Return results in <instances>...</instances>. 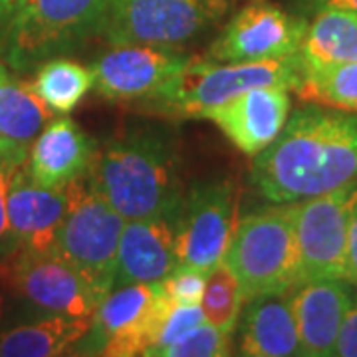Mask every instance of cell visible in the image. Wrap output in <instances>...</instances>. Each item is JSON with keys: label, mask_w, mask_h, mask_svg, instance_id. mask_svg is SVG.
<instances>
[{"label": "cell", "mask_w": 357, "mask_h": 357, "mask_svg": "<svg viewBox=\"0 0 357 357\" xmlns=\"http://www.w3.org/2000/svg\"><path fill=\"white\" fill-rule=\"evenodd\" d=\"M356 203L357 183L294 203L300 280H345L347 236Z\"/></svg>", "instance_id": "cell-10"}, {"label": "cell", "mask_w": 357, "mask_h": 357, "mask_svg": "<svg viewBox=\"0 0 357 357\" xmlns=\"http://www.w3.org/2000/svg\"><path fill=\"white\" fill-rule=\"evenodd\" d=\"M107 4L109 0H22L0 58L22 72L76 50L102 32Z\"/></svg>", "instance_id": "cell-5"}, {"label": "cell", "mask_w": 357, "mask_h": 357, "mask_svg": "<svg viewBox=\"0 0 357 357\" xmlns=\"http://www.w3.org/2000/svg\"><path fill=\"white\" fill-rule=\"evenodd\" d=\"M290 114V89L262 86L218 105L204 119L215 121V126L238 151L256 157L280 135Z\"/></svg>", "instance_id": "cell-14"}, {"label": "cell", "mask_w": 357, "mask_h": 357, "mask_svg": "<svg viewBox=\"0 0 357 357\" xmlns=\"http://www.w3.org/2000/svg\"><path fill=\"white\" fill-rule=\"evenodd\" d=\"M173 302L159 284H123L105 294L91 316L84 354L105 357L145 356L157 342Z\"/></svg>", "instance_id": "cell-7"}, {"label": "cell", "mask_w": 357, "mask_h": 357, "mask_svg": "<svg viewBox=\"0 0 357 357\" xmlns=\"http://www.w3.org/2000/svg\"><path fill=\"white\" fill-rule=\"evenodd\" d=\"M28 151L24 147L0 139V260L16 255V241L8 222V192L16 173L26 165Z\"/></svg>", "instance_id": "cell-26"}, {"label": "cell", "mask_w": 357, "mask_h": 357, "mask_svg": "<svg viewBox=\"0 0 357 357\" xmlns=\"http://www.w3.org/2000/svg\"><path fill=\"white\" fill-rule=\"evenodd\" d=\"M66 192L68 208L54 252L107 294L115 284L117 244L126 218L91 187L88 175L66 185Z\"/></svg>", "instance_id": "cell-6"}, {"label": "cell", "mask_w": 357, "mask_h": 357, "mask_svg": "<svg viewBox=\"0 0 357 357\" xmlns=\"http://www.w3.org/2000/svg\"><path fill=\"white\" fill-rule=\"evenodd\" d=\"M42 102L54 114H70L93 88V70L64 56L42 62L32 79Z\"/></svg>", "instance_id": "cell-23"}, {"label": "cell", "mask_w": 357, "mask_h": 357, "mask_svg": "<svg viewBox=\"0 0 357 357\" xmlns=\"http://www.w3.org/2000/svg\"><path fill=\"white\" fill-rule=\"evenodd\" d=\"M241 314L238 354L248 357L300 356V340L288 294H266L246 300Z\"/></svg>", "instance_id": "cell-19"}, {"label": "cell", "mask_w": 357, "mask_h": 357, "mask_svg": "<svg viewBox=\"0 0 357 357\" xmlns=\"http://www.w3.org/2000/svg\"><path fill=\"white\" fill-rule=\"evenodd\" d=\"M244 302L246 298H244L243 284L227 262H220L206 274V284L201 300V310L206 324L215 326L222 332L232 333L238 326Z\"/></svg>", "instance_id": "cell-25"}, {"label": "cell", "mask_w": 357, "mask_h": 357, "mask_svg": "<svg viewBox=\"0 0 357 357\" xmlns=\"http://www.w3.org/2000/svg\"><path fill=\"white\" fill-rule=\"evenodd\" d=\"M222 10V0H109L102 34L112 46L178 48L197 38Z\"/></svg>", "instance_id": "cell-8"}, {"label": "cell", "mask_w": 357, "mask_h": 357, "mask_svg": "<svg viewBox=\"0 0 357 357\" xmlns=\"http://www.w3.org/2000/svg\"><path fill=\"white\" fill-rule=\"evenodd\" d=\"M274 204L238 220L225 258L243 284L246 300L288 294L302 284L294 203Z\"/></svg>", "instance_id": "cell-4"}, {"label": "cell", "mask_w": 357, "mask_h": 357, "mask_svg": "<svg viewBox=\"0 0 357 357\" xmlns=\"http://www.w3.org/2000/svg\"><path fill=\"white\" fill-rule=\"evenodd\" d=\"M13 274L20 300L48 314L91 318L105 294L58 252H16Z\"/></svg>", "instance_id": "cell-11"}, {"label": "cell", "mask_w": 357, "mask_h": 357, "mask_svg": "<svg viewBox=\"0 0 357 357\" xmlns=\"http://www.w3.org/2000/svg\"><path fill=\"white\" fill-rule=\"evenodd\" d=\"M302 79V62L298 54L256 60V62H213L189 60L177 76H173L143 109L163 117H206L208 112L227 103L244 91L262 86L298 89Z\"/></svg>", "instance_id": "cell-3"}, {"label": "cell", "mask_w": 357, "mask_h": 357, "mask_svg": "<svg viewBox=\"0 0 357 357\" xmlns=\"http://www.w3.org/2000/svg\"><path fill=\"white\" fill-rule=\"evenodd\" d=\"M238 189L230 178L197 185L178 208L175 220L177 268L208 274L225 262L238 227Z\"/></svg>", "instance_id": "cell-9"}, {"label": "cell", "mask_w": 357, "mask_h": 357, "mask_svg": "<svg viewBox=\"0 0 357 357\" xmlns=\"http://www.w3.org/2000/svg\"><path fill=\"white\" fill-rule=\"evenodd\" d=\"M354 296L356 286L342 278L302 282L288 292L298 328L300 356H333L340 326L354 302Z\"/></svg>", "instance_id": "cell-15"}, {"label": "cell", "mask_w": 357, "mask_h": 357, "mask_svg": "<svg viewBox=\"0 0 357 357\" xmlns=\"http://www.w3.org/2000/svg\"><path fill=\"white\" fill-rule=\"evenodd\" d=\"M304 4L312 13H318L324 8H337V10L357 14V0H304Z\"/></svg>", "instance_id": "cell-34"}, {"label": "cell", "mask_w": 357, "mask_h": 357, "mask_svg": "<svg viewBox=\"0 0 357 357\" xmlns=\"http://www.w3.org/2000/svg\"><path fill=\"white\" fill-rule=\"evenodd\" d=\"M333 356L357 357V292L349 310L345 312V318L340 326Z\"/></svg>", "instance_id": "cell-30"}, {"label": "cell", "mask_w": 357, "mask_h": 357, "mask_svg": "<svg viewBox=\"0 0 357 357\" xmlns=\"http://www.w3.org/2000/svg\"><path fill=\"white\" fill-rule=\"evenodd\" d=\"M54 112L42 102L32 82L10 76L0 79V139L30 149Z\"/></svg>", "instance_id": "cell-22"}, {"label": "cell", "mask_w": 357, "mask_h": 357, "mask_svg": "<svg viewBox=\"0 0 357 357\" xmlns=\"http://www.w3.org/2000/svg\"><path fill=\"white\" fill-rule=\"evenodd\" d=\"M177 48L149 44H121L93 64V89L103 100L135 103L151 100L167 82L189 64Z\"/></svg>", "instance_id": "cell-13"}, {"label": "cell", "mask_w": 357, "mask_h": 357, "mask_svg": "<svg viewBox=\"0 0 357 357\" xmlns=\"http://www.w3.org/2000/svg\"><path fill=\"white\" fill-rule=\"evenodd\" d=\"M88 178L126 220L177 218L185 197L177 151L155 129H135L98 147Z\"/></svg>", "instance_id": "cell-2"}, {"label": "cell", "mask_w": 357, "mask_h": 357, "mask_svg": "<svg viewBox=\"0 0 357 357\" xmlns=\"http://www.w3.org/2000/svg\"><path fill=\"white\" fill-rule=\"evenodd\" d=\"M298 58L304 70L357 62V14L337 8L314 13Z\"/></svg>", "instance_id": "cell-21"}, {"label": "cell", "mask_w": 357, "mask_h": 357, "mask_svg": "<svg viewBox=\"0 0 357 357\" xmlns=\"http://www.w3.org/2000/svg\"><path fill=\"white\" fill-rule=\"evenodd\" d=\"M96 151V141L74 119L52 117L30 145L26 171L42 187L64 189L88 175Z\"/></svg>", "instance_id": "cell-18"}, {"label": "cell", "mask_w": 357, "mask_h": 357, "mask_svg": "<svg viewBox=\"0 0 357 357\" xmlns=\"http://www.w3.org/2000/svg\"><path fill=\"white\" fill-rule=\"evenodd\" d=\"M22 0H0V56L6 44V36H8V28L13 22L14 14L18 10Z\"/></svg>", "instance_id": "cell-33"}, {"label": "cell", "mask_w": 357, "mask_h": 357, "mask_svg": "<svg viewBox=\"0 0 357 357\" xmlns=\"http://www.w3.org/2000/svg\"><path fill=\"white\" fill-rule=\"evenodd\" d=\"M296 91L307 102L357 114V62L302 68V79Z\"/></svg>", "instance_id": "cell-24"}, {"label": "cell", "mask_w": 357, "mask_h": 357, "mask_svg": "<svg viewBox=\"0 0 357 357\" xmlns=\"http://www.w3.org/2000/svg\"><path fill=\"white\" fill-rule=\"evenodd\" d=\"M345 280L351 282L357 288V203L351 213L349 236H347V274Z\"/></svg>", "instance_id": "cell-32"}, {"label": "cell", "mask_w": 357, "mask_h": 357, "mask_svg": "<svg viewBox=\"0 0 357 357\" xmlns=\"http://www.w3.org/2000/svg\"><path fill=\"white\" fill-rule=\"evenodd\" d=\"M68 208V192L34 183L26 165L16 173L8 192V222L16 252H52Z\"/></svg>", "instance_id": "cell-17"}, {"label": "cell", "mask_w": 357, "mask_h": 357, "mask_svg": "<svg viewBox=\"0 0 357 357\" xmlns=\"http://www.w3.org/2000/svg\"><path fill=\"white\" fill-rule=\"evenodd\" d=\"M204 321V314L201 310V304H195V306H175L171 307V312L167 314V319L163 321V328L157 335V342H155L149 351L145 356L159 357V354L165 349L167 345L173 344L177 337H181L185 332H189L191 328L199 326Z\"/></svg>", "instance_id": "cell-29"}, {"label": "cell", "mask_w": 357, "mask_h": 357, "mask_svg": "<svg viewBox=\"0 0 357 357\" xmlns=\"http://www.w3.org/2000/svg\"><path fill=\"white\" fill-rule=\"evenodd\" d=\"M230 335L203 321L167 345L159 357H225L230 354Z\"/></svg>", "instance_id": "cell-27"}, {"label": "cell", "mask_w": 357, "mask_h": 357, "mask_svg": "<svg viewBox=\"0 0 357 357\" xmlns=\"http://www.w3.org/2000/svg\"><path fill=\"white\" fill-rule=\"evenodd\" d=\"M206 284V274L192 268H177L161 282L167 298L175 306H195L201 304Z\"/></svg>", "instance_id": "cell-28"}, {"label": "cell", "mask_w": 357, "mask_h": 357, "mask_svg": "<svg viewBox=\"0 0 357 357\" xmlns=\"http://www.w3.org/2000/svg\"><path fill=\"white\" fill-rule=\"evenodd\" d=\"M20 296L16 292L13 274V256L0 260V324L10 318Z\"/></svg>", "instance_id": "cell-31"}, {"label": "cell", "mask_w": 357, "mask_h": 357, "mask_svg": "<svg viewBox=\"0 0 357 357\" xmlns=\"http://www.w3.org/2000/svg\"><path fill=\"white\" fill-rule=\"evenodd\" d=\"M250 181L272 203H298L357 183V114L319 103L296 109L255 157Z\"/></svg>", "instance_id": "cell-1"}, {"label": "cell", "mask_w": 357, "mask_h": 357, "mask_svg": "<svg viewBox=\"0 0 357 357\" xmlns=\"http://www.w3.org/2000/svg\"><path fill=\"white\" fill-rule=\"evenodd\" d=\"M91 318L50 314L38 321L20 324L0 333V357H56L72 349L88 335Z\"/></svg>", "instance_id": "cell-20"}, {"label": "cell", "mask_w": 357, "mask_h": 357, "mask_svg": "<svg viewBox=\"0 0 357 357\" xmlns=\"http://www.w3.org/2000/svg\"><path fill=\"white\" fill-rule=\"evenodd\" d=\"M6 74H8V68H6V66L0 62V79L6 76Z\"/></svg>", "instance_id": "cell-35"}, {"label": "cell", "mask_w": 357, "mask_h": 357, "mask_svg": "<svg viewBox=\"0 0 357 357\" xmlns=\"http://www.w3.org/2000/svg\"><path fill=\"white\" fill-rule=\"evenodd\" d=\"M307 22L278 4L256 0L234 14L211 50L213 62H256L298 54Z\"/></svg>", "instance_id": "cell-12"}, {"label": "cell", "mask_w": 357, "mask_h": 357, "mask_svg": "<svg viewBox=\"0 0 357 357\" xmlns=\"http://www.w3.org/2000/svg\"><path fill=\"white\" fill-rule=\"evenodd\" d=\"M175 217L126 220L119 244L115 284H159L177 270Z\"/></svg>", "instance_id": "cell-16"}]
</instances>
